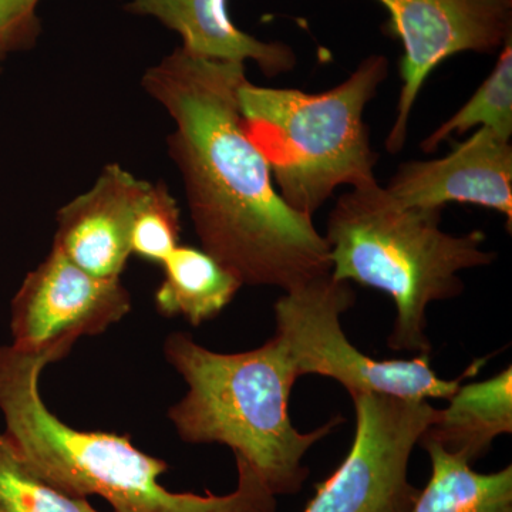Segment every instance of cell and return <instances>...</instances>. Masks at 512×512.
<instances>
[{
  "mask_svg": "<svg viewBox=\"0 0 512 512\" xmlns=\"http://www.w3.org/2000/svg\"><path fill=\"white\" fill-rule=\"evenodd\" d=\"M406 208L443 210L447 204H470L503 214L512 227V147L487 127L437 160L400 165L383 187Z\"/></svg>",
  "mask_w": 512,
  "mask_h": 512,
  "instance_id": "cell-10",
  "label": "cell"
},
{
  "mask_svg": "<svg viewBox=\"0 0 512 512\" xmlns=\"http://www.w3.org/2000/svg\"><path fill=\"white\" fill-rule=\"evenodd\" d=\"M356 430L345 460L302 512H409L420 490L409 480L414 448L437 409L427 400L353 394Z\"/></svg>",
  "mask_w": 512,
  "mask_h": 512,
  "instance_id": "cell-7",
  "label": "cell"
},
{
  "mask_svg": "<svg viewBox=\"0 0 512 512\" xmlns=\"http://www.w3.org/2000/svg\"><path fill=\"white\" fill-rule=\"evenodd\" d=\"M487 127L498 136H512V36L501 47L493 72L460 110L424 138L421 150L434 153L443 141L471 128Z\"/></svg>",
  "mask_w": 512,
  "mask_h": 512,
  "instance_id": "cell-16",
  "label": "cell"
},
{
  "mask_svg": "<svg viewBox=\"0 0 512 512\" xmlns=\"http://www.w3.org/2000/svg\"><path fill=\"white\" fill-rule=\"evenodd\" d=\"M164 356L188 390L168 410L178 437L187 444H221L254 468L275 497L295 495L308 480V451L333 433L342 417L312 431H299L289 416V400L299 379L281 340L272 336L259 348L218 353L174 332Z\"/></svg>",
  "mask_w": 512,
  "mask_h": 512,
  "instance_id": "cell-3",
  "label": "cell"
},
{
  "mask_svg": "<svg viewBox=\"0 0 512 512\" xmlns=\"http://www.w3.org/2000/svg\"><path fill=\"white\" fill-rule=\"evenodd\" d=\"M130 311V292L120 278L87 274L52 245L13 298L12 346L67 356L77 340L106 332Z\"/></svg>",
  "mask_w": 512,
  "mask_h": 512,
  "instance_id": "cell-9",
  "label": "cell"
},
{
  "mask_svg": "<svg viewBox=\"0 0 512 512\" xmlns=\"http://www.w3.org/2000/svg\"><path fill=\"white\" fill-rule=\"evenodd\" d=\"M181 214L164 183H148L138 202L131 229V254L163 264L180 245Z\"/></svg>",
  "mask_w": 512,
  "mask_h": 512,
  "instance_id": "cell-18",
  "label": "cell"
},
{
  "mask_svg": "<svg viewBox=\"0 0 512 512\" xmlns=\"http://www.w3.org/2000/svg\"><path fill=\"white\" fill-rule=\"evenodd\" d=\"M431 477L409 512H512V467L484 474L434 443H420Z\"/></svg>",
  "mask_w": 512,
  "mask_h": 512,
  "instance_id": "cell-15",
  "label": "cell"
},
{
  "mask_svg": "<svg viewBox=\"0 0 512 512\" xmlns=\"http://www.w3.org/2000/svg\"><path fill=\"white\" fill-rule=\"evenodd\" d=\"M130 13L163 23L183 40L185 52L218 62H254L268 77L295 69V52L282 42H262L237 28L227 0H131Z\"/></svg>",
  "mask_w": 512,
  "mask_h": 512,
  "instance_id": "cell-12",
  "label": "cell"
},
{
  "mask_svg": "<svg viewBox=\"0 0 512 512\" xmlns=\"http://www.w3.org/2000/svg\"><path fill=\"white\" fill-rule=\"evenodd\" d=\"M8 49H6L5 43H3L2 37H0V72H2V63L8 55Z\"/></svg>",
  "mask_w": 512,
  "mask_h": 512,
  "instance_id": "cell-20",
  "label": "cell"
},
{
  "mask_svg": "<svg viewBox=\"0 0 512 512\" xmlns=\"http://www.w3.org/2000/svg\"><path fill=\"white\" fill-rule=\"evenodd\" d=\"M355 302L352 285L332 274L296 286L275 302L274 336L284 345L298 377H328L342 384L350 396L377 393L429 402L447 400L484 362L474 363L457 379L446 380L431 367L430 353L382 360L366 355L350 342L340 322Z\"/></svg>",
  "mask_w": 512,
  "mask_h": 512,
  "instance_id": "cell-6",
  "label": "cell"
},
{
  "mask_svg": "<svg viewBox=\"0 0 512 512\" xmlns=\"http://www.w3.org/2000/svg\"><path fill=\"white\" fill-rule=\"evenodd\" d=\"M420 443H434L473 466L498 437L512 433V367L481 382L461 383ZM419 443V444H420Z\"/></svg>",
  "mask_w": 512,
  "mask_h": 512,
  "instance_id": "cell-13",
  "label": "cell"
},
{
  "mask_svg": "<svg viewBox=\"0 0 512 512\" xmlns=\"http://www.w3.org/2000/svg\"><path fill=\"white\" fill-rule=\"evenodd\" d=\"M40 0H0V37L8 52L36 45L40 35L37 5Z\"/></svg>",
  "mask_w": 512,
  "mask_h": 512,
  "instance_id": "cell-19",
  "label": "cell"
},
{
  "mask_svg": "<svg viewBox=\"0 0 512 512\" xmlns=\"http://www.w3.org/2000/svg\"><path fill=\"white\" fill-rule=\"evenodd\" d=\"M100 512V511H99Z\"/></svg>",
  "mask_w": 512,
  "mask_h": 512,
  "instance_id": "cell-21",
  "label": "cell"
},
{
  "mask_svg": "<svg viewBox=\"0 0 512 512\" xmlns=\"http://www.w3.org/2000/svg\"><path fill=\"white\" fill-rule=\"evenodd\" d=\"M390 19L384 32L402 42L397 116L386 140L403 150L410 114L434 69L458 53L491 55L512 36V0H377Z\"/></svg>",
  "mask_w": 512,
  "mask_h": 512,
  "instance_id": "cell-8",
  "label": "cell"
},
{
  "mask_svg": "<svg viewBox=\"0 0 512 512\" xmlns=\"http://www.w3.org/2000/svg\"><path fill=\"white\" fill-rule=\"evenodd\" d=\"M247 79L245 63L202 59L177 47L141 84L173 120L168 151L202 249L242 286L286 292L330 274L329 245L312 218L282 200L245 131L238 89Z\"/></svg>",
  "mask_w": 512,
  "mask_h": 512,
  "instance_id": "cell-1",
  "label": "cell"
},
{
  "mask_svg": "<svg viewBox=\"0 0 512 512\" xmlns=\"http://www.w3.org/2000/svg\"><path fill=\"white\" fill-rule=\"evenodd\" d=\"M441 211L406 208L379 184L340 195L330 211L326 241L333 278L386 293L396 308L387 346L431 353L427 309L464 291L460 272L491 265L483 231L441 229Z\"/></svg>",
  "mask_w": 512,
  "mask_h": 512,
  "instance_id": "cell-4",
  "label": "cell"
},
{
  "mask_svg": "<svg viewBox=\"0 0 512 512\" xmlns=\"http://www.w3.org/2000/svg\"><path fill=\"white\" fill-rule=\"evenodd\" d=\"M0 512H99L87 498L60 493L37 476L0 433Z\"/></svg>",
  "mask_w": 512,
  "mask_h": 512,
  "instance_id": "cell-17",
  "label": "cell"
},
{
  "mask_svg": "<svg viewBox=\"0 0 512 512\" xmlns=\"http://www.w3.org/2000/svg\"><path fill=\"white\" fill-rule=\"evenodd\" d=\"M63 356L0 346L3 431L30 468L60 493L97 495L114 512H276L278 500L247 461L235 457L237 487L224 495L173 493L160 484L168 464L134 446L128 434L77 430L50 412L40 375Z\"/></svg>",
  "mask_w": 512,
  "mask_h": 512,
  "instance_id": "cell-2",
  "label": "cell"
},
{
  "mask_svg": "<svg viewBox=\"0 0 512 512\" xmlns=\"http://www.w3.org/2000/svg\"><path fill=\"white\" fill-rule=\"evenodd\" d=\"M389 76V60L367 56L348 79L322 93L274 89L245 80L238 89L242 124L293 211L312 218L343 185L379 184L367 104Z\"/></svg>",
  "mask_w": 512,
  "mask_h": 512,
  "instance_id": "cell-5",
  "label": "cell"
},
{
  "mask_svg": "<svg viewBox=\"0 0 512 512\" xmlns=\"http://www.w3.org/2000/svg\"><path fill=\"white\" fill-rule=\"evenodd\" d=\"M161 266L164 278L154 298L157 311L165 318L181 316L192 326L217 318L242 288L204 249L178 245Z\"/></svg>",
  "mask_w": 512,
  "mask_h": 512,
  "instance_id": "cell-14",
  "label": "cell"
},
{
  "mask_svg": "<svg viewBox=\"0 0 512 512\" xmlns=\"http://www.w3.org/2000/svg\"><path fill=\"white\" fill-rule=\"evenodd\" d=\"M148 181L110 164L93 187L57 212L56 245L97 278H120L131 254V229Z\"/></svg>",
  "mask_w": 512,
  "mask_h": 512,
  "instance_id": "cell-11",
  "label": "cell"
}]
</instances>
